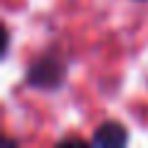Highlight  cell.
I'll use <instances>...</instances> for the list:
<instances>
[{
  "mask_svg": "<svg viewBox=\"0 0 148 148\" xmlns=\"http://www.w3.org/2000/svg\"><path fill=\"white\" fill-rule=\"evenodd\" d=\"M126 141H128L126 128H123L121 123H116V121H106V123H101V126L96 128L94 138H91V143H94V146H104V148L126 146Z\"/></svg>",
  "mask_w": 148,
  "mask_h": 148,
  "instance_id": "obj_2",
  "label": "cell"
},
{
  "mask_svg": "<svg viewBox=\"0 0 148 148\" xmlns=\"http://www.w3.org/2000/svg\"><path fill=\"white\" fill-rule=\"evenodd\" d=\"M64 62L54 54H45L37 62H32V67L27 69V84L40 86V89H54L64 82Z\"/></svg>",
  "mask_w": 148,
  "mask_h": 148,
  "instance_id": "obj_1",
  "label": "cell"
}]
</instances>
